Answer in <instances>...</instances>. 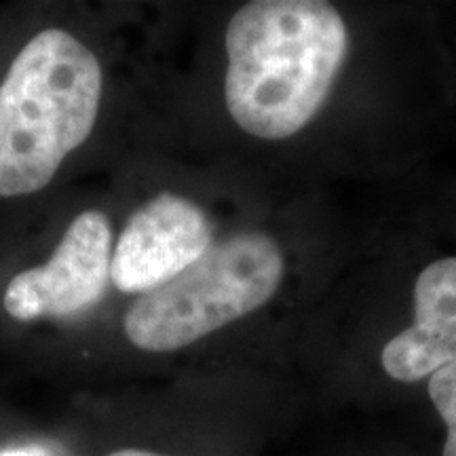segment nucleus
<instances>
[{"mask_svg":"<svg viewBox=\"0 0 456 456\" xmlns=\"http://www.w3.org/2000/svg\"><path fill=\"white\" fill-rule=\"evenodd\" d=\"M224 98L260 140L298 134L326 102L346 55V26L319 0H256L226 28Z\"/></svg>","mask_w":456,"mask_h":456,"instance_id":"1","label":"nucleus"},{"mask_svg":"<svg viewBox=\"0 0 456 456\" xmlns=\"http://www.w3.org/2000/svg\"><path fill=\"white\" fill-rule=\"evenodd\" d=\"M102 102V68L87 45L61 28L38 32L0 85V197L43 191L85 144Z\"/></svg>","mask_w":456,"mask_h":456,"instance_id":"2","label":"nucleus"},{"mask_svg":"<svg viewBox=\"0 0 456 456\" xmlns=\"http://www.w3.org/2000/svg\"><path fill=\"white\" fill-rule=\"evenodd\" d=\"M283 254L265 232H239L212 248L125 313V334L142 351L167 353L237 322L277 292Z\"/></svg>","mask_w":456,"mask_h":456,"instance_id":"3","label":"nucleus"},{"mask_svg":"<svg viewBox=\"0 0 456 456\" xmlns=\"http://www.w3.org/2000/svg\"><path fill=\"white\" fill-rule=\"evenodd\" d=\"M112 228L102 212L78 214L43 266L15 275L4 292V309L17 322L68 317L102 298L110 281Z\"/></svg>","mask_w":456,"mask_h":456,"instance_id":"4","label":"nucleus"},{"mask_svg":"<svg viewBox=\"0 0 456 456\" xmlns=\"http://www.w3.org/2000/svg\"><path fill=\"white\" fill-rule=\"evenodd\" d=\"M203 209L174 192L151 199L125 224L114 249L110 281L125 294H146L178 277L212 248Z\"/></svg>","mask_w":456,"mask_h":456,"instance_id":"5","label":"nucleus"},{"mask_svg":"<svg viewBox=\"0 0 456 456\" xmlns=\"http://www.w3.org/2000/svg\"><path fill=\"white\" fill-rule=\"evenodd\" d=\"M414 326L383 349L385 372L395 380L433 376L456 362V258L433 262L414 288Z\"/></svg>","mask_w":456,"mask_h":456,"instance_id":"6","label":"nucleus"},{"mask_svg":"<svg viewBox=\"0 0 456 456\" xmlns=\"http://www.w3.org/2000/svg\"><path fill=\"white\" fill-rule=\"evenodd\" d=\"M429 397L448 427L444 456H456V362L448 363L431 376Z\"/></svg>","mask_w":456,"mask_h":456,"instance_id":"7","label":"nucleus"},{"mask_svg":"<svg viewBox=\"0 0 456 456\" xmlns=\"http://www.w3.org/2000/svg\"><path fill=\"white\" fill-rule=\"evenodd\" d=\"M0 456H51L45 448L38 446H24V448H11L0 452Z\"/></svg>","mask_w":456,"mask_h":456,"instance_id":"8","label":"nucleus"},{"mask_svg":"<svg viewBox=\"0 0 456 456\" xmlns=\"http://www.w3.org/2000/svg\"><path fill=\"white\" fill-rule=\"evenodd\" d=\"M108 456H161L155 452H146V450H135V448H125V450H117V452L108 454Z\"/></svg>","mask_w":456,"mask_h":456,"instance_id":"9","label":"nucleus"}]
</instances>
